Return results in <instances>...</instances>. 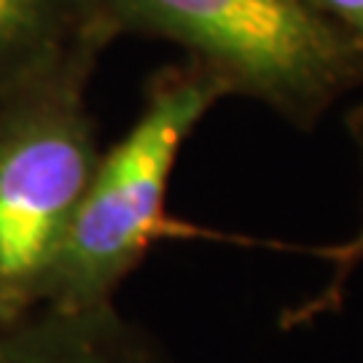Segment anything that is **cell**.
<instances>
[{"label":"cell","mask_w":363,"mask_h":363,"mask_svg":"<svg viewBox=\"0 0 363 363\" xmlns=\"http://www.w3.org/2000/svg\"><path fill=\"white\" fill-rule=\"evenodd\" d=\"M84 46L0 94V323L49 298L70 223L100 156Z\"/></svg>","instance_id":"obj_1"},{"label":"cell","mask_w":363,"mask_h":363,"mask_svg":"<svg viewBox=\"0 0 363 363\" xmlns=\"http://www.w3.org/2000/svg\"><path fill=\"white\" fill-rule=\"evenodd\" d=\"M223 97H232L229 86L194 60L151 76L135 124L97 156L43 307L89 312L116 304L151 245L175 232L167 218L172 169Z\"/></svg>","instance_id":"obj_2"},{"label":"cell","mask_w":363,"mask_h":363,"mask_svg":"<svg viewBox=\"0 0 363 363\" xmlns=\"http://www.w3.org/2000/svg\"><path fill=\"white\" fill-rule=\"evenodd\" d=\"M116 33L181 46L232 97L312 130L363 84V52L307 0H100Z\"/></svg>","instance_id":"obj_3"},{"label":"cell","mask_w":363,"mask_h":363,"mask_svg":"<svg viewBox=\"0 0 363 363\" xmlns=\"http://www.w3.org/2000/svg\"><path fill=\"white\" fill-rule=\"evenodd\" d=\"M0 363H169L116 304L89 312L40 307L0 323Z\"/></svg>","instance_id":"obj_4"},{"label":"cell","mask_w":363,"mask_h":363,"mask_svg":"<svg viewBox=\"0 0 363 363\" xmlns=\"http://www.w3.org/2000/svg\"><path fill=\"white\" fill-rule=\"evenodd\" d=\"M113 35L100 0H0V94L65 54L105 49Z\"/></svg>","instance_id":"obj_5"},{"label":"cell","mask_w":363,"mask_h":363,"mask_svg":"<svg viewBox=\"0 0 363 363\" xmlns=\"http://www.w3.org/2000/svg\"><path fill=\"white\" fill-rule=\"evenodd\" d=\"M352 135H355V140L361 143V151H363V108L352 116ZM312 253L325 261H331L334 274H331V280H328L310 301H304V304H298V307H294V310H288L286 315H283V325H286V328L307 325V323H312L315 318L331 315V312H337L339 307H342L345 286L350 283L352 272L358 269V264L363 261V223L350 240H345V242H339V245L318 247V250H312Z\"/></svg>","instance_id":"obj_6"},{"label":"cell","mask_w":363,"mask_h":363,"mask_svg":"<svg viewBox=\"0 0 363 363\" xmlns=\"http://www.w3.org/2000/svg\"><path fill=\"white\" fill-rule=\"evenodd\" d=\"M363 52V0H307Z\"/></svg>","instance_id":"obj_7"}]
</instances>
